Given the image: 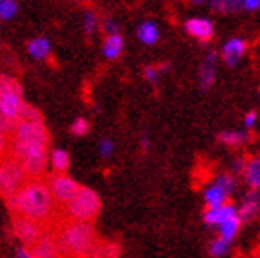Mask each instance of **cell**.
<instances>
[{"instance_id":"277c9868","label":"cell","mask_w":260,"mask_h":258,"mask_svg":"<svg viewBox=\"0 0 260 258\" xmlns=\"http://www.w3.org/2000/svg\"><path fill=\"white\" fill-rule=\"evenodd\" d=\"M22 87L11 76L0 74V116L15 127L20 122V113L24 107Z\"/></svg>"},{"instance_id":"8fae6325","label":"cell","mask_w":260,"mask_h":258,"mask_svg":"<svg viewBox=\"0 0 260 258\" xmlns=\"http://www.w3.org/2000/svg\"><path fill=\"white\" fill-rule=\"evenodd\" d=\"M186 31L198 39L200 43H209L212 39V35H214V24L210 22L209 19H203V17H194V19H188L185 24Z\"/></svg>"},{"instance_id":"ffe728a7","label":"cell","mask_w":260,"mask_h":258,"mask_svg":"<svg viewBox=\"0 0 260 258\" xmlns=\"http://www.w3.org/2000/svg\"><path fill=\"white\" fill-rule=\"evenodd\" d=\"M28 52L31 57L39 61H46L50 57V43L45 37H35L28 43Z\"/></svg>"},{"instance_id":"7a4b0ae2","label":"cell","mask_w":260,"mask_h":258,"mask_svg":"<svg viewBox=\"0 0 260 258\" xmlns=\"http://www.w3.org/2000/svg\"><path fill=\"white\" fill-rule=\"evenodd\" d=\"M63 258H87L98 242L94 225L85 221L61 219L54 227Z\"/></svg>"},{"instance_id":"4fadbf2b","label":"cell","mask_w":260,"mask_h":258,"mask_svg":"<svg viewBox=\"0 0 260 258\" xmlns=\"http://www.w3.org/2000/svg\"><path fill=\"white\" fill-rule=\"evenodd\" d=\"M216 63H218V54L209 52L205 59L201 61L200 67V89L209 90L216 81Z\"/></svg>"},{"instance_id":"ba28073f","label":"cell","mask_w":260,"mask_h":258,"mask_svg":"<svg viewBox=\"0 0 260 258\" xmlns=\"http://www.w3.org/2000/svg\"><path fill=\"white\" fill-rule=\"evenodd\" d=\"M11 227H13V234L24 243V247H31L43 236V233H45L46 229H48V227H43L41 223H35V221H31L28 218H22V216H13Z\"/></svg>"},{"instance_id":"cb8c5ba5","label":"cell","mask_w":260,"mask_h":258,"mask_svg":"<svg viewBox=\"0 0 260 258\" xmlns=\"http://www.w3.org/2000/svg\"><path fill=\"white\" fill-rule=\"evenodd\" d=\"M50 164L55 174H65L70 166V157L65 149H54L50 153Z\"/></svg>"},{"instance_id":"3957f363","label":"cell","mask_w":260,"mask_h":258,"mask_svg":"<svg viewBox=\"0 0 260 258\" xmlns=\"http://www.w3.org/2000/svg\"><path fill=\"white\" fill-rule=\"evenodd\" d=\"M10 153L22 164V168L30 179H39L46 172V166L50 163L48 146L37 144V142L11 139Z\"/></svg>"},{"instance_id":"4316f807","label":"cell","mask_w":260,"mask_h":258,"mask_svg":"<svg viewBox=\"0 0 260 258\" xmlns=\"http://www.w3.org/2000/svg\"><path fill=\"white\" fill-rule=\"evenodd\" d=\"M20 120H24V122H37V124H45L41 111L35 109L34 105H30V104H24V107H22V113H20Z\"/></svg>"},{"instance_id":"e0dca14e","label":"cell","mask_w":260,"mask_h":258,"mask_svg":"<svg viewBox=\"0 0 260 258\" xmlns=\"http://www.w3.org/2000/svg\"><path fill=\"white\" fill-rule=\"evenodd\" d=\"M244 179L251 190H258L260 192V155L247 157V163H245V170H244Z\"/></svg>"},{"instance_id":"603a6c76","label":"cell","mask_w":260,"mask_h":258,"mask_svg":"<svg viewBox=\"0 0 260 258\" xmlns=\"http://www.w3.org/2000/svg\"><path fill=\"white\" fill-rule=\"evenodd\" d=\"M220 142L231 146V148H238V146L245 144L251 140V133L249 131H223L220 133Z\"/></svg>"},{"instance_id":"5bb4252c","label":"cell","mask_w":260,"mask_h":258,"mask_svg":"<svg viewBox=\"0 0 260 258\" xmlns=\"http://www.w3.org/2000/svg\"><path fill=\"white\" fill-rule=\"evenodd\" d=\"M245 52H247V41L240 39V37H235V39H231L225 43V46L221 50V59L225 61L227 67H235Z\"/></svg>"},{"instance_id":"f1b7e54d","label":"cell","mask_w":260,"mask_h":258,"mask_svg":"<svg viewBox=\"0 0 260 258\" xmlns=\"http://www.w3.org/2000/svg\"><path fill=\"white\" fill-rule=\"evenodd\" d=\"M227 251H229V243L223 242L221 238H214L209 243V254L214 258H221L225 256Z\"/></svg>"},{"instance_id":"83f0119b","label":"cell","mask_w":260,"mask_h":258,"mask_svg":"<svg viewBox=\"0 0 260 258\" xmlns=\"http://www.w3.org/2000/svg\"><path fill=\"white\" fill-rule=\"evenodd\" d=\"M98 26H100V19L96 15L94 11L87 10L83 13V30H85L87 35H92L96 30H98Z\"/></svg>"},{"instance_id":"d4e9b609","label":"cell","mask_w":260,"mask_h":258,"mask_svg":"<svg viewBox=\"0 0 260 258\" xmlns=\"http://www.w3.org/2000/svg\"><path fill=\"white\" fill-rule=\"evenodd\" d=\"M240 223H242V221H240V218H238V216L227 219L225 223L220 225V236H218V238H221L223 242L229 243L231 240L238 234V231H240Z\"/></svg>"},{"instance_id":"2e32d148","label":"cell","mask_w":260,"mask_h":258,"mask_svg":"<svg viewBox=\"0 0 260 258\" xmlns=\"http://www.w3.org/2000/svg\"><path fill=\"white\" fill-rule=\"evenodd\" d=\"M120 256V243L115 240H98L87 258H118Z\"/></svg>"},{"instance_id":"8d00e7d4","label":"cell","mask_w":260,"mask_h":258,"mask_svg":"<svg viewBox=\"0 0 260 258\" xmlns=\"http://www.w3.org/2000/svg\"><path fill=\"white\" fill-rule=\"evenodd\" d=\"M17 258H34L28 247H19L17 249Z\"/></svg>"},{"instance_id":"44dd1931","label":"cell","mask_w":260,"mask_h":258,"mask_svg":"<svg viewBox=\"0 0 260 258\" xmlns=\"http://www.w3.org/2000/svg\"><path fill=\"white\" fill-rule=\"evenodd\" d=\"M137 37H139L144 45H155L157 41H159V37H160L159 28H157L155 22L146 20V22H142V24L137 28Z\"/></svg>"},{"instance_id":"7c38bea8","label":"cell","mask_w":260,"mask_h":258,"mask_svg":"<svg viewBox=\"0 0 260 258\" xmlns=\"http://www.w3.org/2000/svg\"><path fill=\"white\" fill-rule=\"evenodd\" d=\"M240 221H251L260 214V192L258 190H249L245 194L240 203V209L236 210Z\"/></svg>"},{"instance_id":"ac0fdd59","label":"cell","mask_w":260,"mask_h":258,"mask_svg":"<svg viewBox=\"0 0 260 258\" xmlns=\"http://www.w3.org/2000/svg\"><path fill=\"white\" fill-rule=\"evenodd\" d=\"M122 50H124V37L120 34H113L105 37L104 41L105 59H116V57H120Z\"/></svg>"},{"instance_id":"f546056e","label":"cell","mask_w":260,"mask_h":258,"mask_svg":"<svg viewBox=\"0 0 260 258\" xmlns=\"http://www.w3.org/2000/svg\"><path fill=\"white\" fill-rule=\"evenodd\" d=\"M216 184H218L220 188L225 190L229 196L235 192V188H236V181H235V177H233L231 174H221L220 177L216 179Z\"/></svg>"},{"instance_id":"7402d4cb","label":"cell","mask_w":260,"mask_h":258,"mask_svg":"<svg viewBox=\"0 0 260 258\" xmlns=\"http://www.w3.org/2000/svg\"><path fill=\"white\" fill-rule=\"evenodd\" d=\"M13 125L8 124L2 116H0V159L10 155L11 149V139H13Z\"/></svg>"},{"instance_id":"74e56055","label":"cell","mask_w":260,"mask_h":258,"mask_svg":"<svg viewBox=\"0 0 260 258\" xmlns=\"http://www.w3.org/2000/svg\"><path fill=\"white\" fill-rule=\"evenodd\" d=\"M140 146H142L144 149H148V146H150V140H148V137H146V135H142V137H140Z\"/></svg>"},{"instance_id":"1f68e13d","label":"cell","mask_w":260,"mask_h":258,"mask_svg":"<svg viewBox=\"0 0 260 258\" xmlns=\"http://www.w3.org/2000/svg\"><path fill=\"white\" fill-rule=\"evenodd\" d=\"M113 149H115V142L109 139H104L100 144H98V151H100L102 157H109V155L113 153Z\"/></svg>"},{"instance_id":"30bf717a","label":"cell","mask_w":260,"mask_h":258,"mask_svg":"<svg viewBox=\"0 0 260 258\" xmlns=\"http://www.w3.org/2000/svg\"><path fill=\"white\" fill-rule=\"evenodd\" d=\"M28 249H30L34 258H63L59 251V243H57V238H55L54 227L46 229L43 236Z\"/></svg>"},{"instance_id":"836d02e7","label":"cell","mask_w":260,"mask_h":258,"mask_svg":"<svg viewBox=\"0 0 260 258\" xmlns=\"http://www.w3.org/2000/svg\"><path fill=\"white\" fill-rule=\"evenodd\" d=\"M256 120H258V113L256 111H249V113L244 116V125L245 129L249 131V129H253L256 125Z\"/></svg>"},{"instance_id":"d6a6232c","label":"cell","mask_w":260,"mask_h":258,"mask_svg":"<svg viewBox=\"0 0 260 258\" xmlns=\"http://www.w3.org/2000/svg\"><path fill=\"white\" fill-rule=\"evenodd\" d=\"M142 74H144V78L148 81H151V83H155L157 78H159V67H146L144 70H142Z\"/></svg>"},{"instance_id":"d6986e66","label":"cell","mask_w":260,"mask_h":258,"mask_svg":"<svg viewBox=\"0 0 260 258\" xmlns=\"http://www.w3.org/2000/svg\"><path fill=\"white\" fill-rule=\"evenodd\" d=\"M227 198H229V194L214 183L210 188H207V192H205L207 209H218V207H223V205L227 203Z\"/></svg>"},{"instance_id":"6da1fadb","label":"cell","mask_w":260,"mask_h":258,"mask_svg":"<svg viewBox=\"0 0 260 258\" xmlns=\"http://www.w3.org/2000/svg\"><path fill=\"white\" fill-rule=\"evenodd\" d=\"M6 205L13 216H22L43 227H55L61 219L57 216V203L45 181L30 179L22 190L6 198Z\"/></svg>"},{"instance_id":"484cf974","label":"cell","mask_w":260,"mask_h":258,"mask_svg":"<svg viewBox=\"0 0 260 258\" xmlns=\"http://www.w3.org/2000/svg\"><path fill=\"white\" fill-rule=\"evenodd\" d=\"M19 2L15 0H0V20H10L17 15Z\"/></svg>"},{"instance_id":"5b68a950","label":"cell","mask_w":260,"mask_h":258,"mask_svg":"<svg viewBox=\"0 0 260 258\" xmlns=\"http://www.w3.org/2000/svg\"><path fill=\"white\" fill-rule=\"evenodd\" d=\"M100 210H102L100 196L92 188H85V186H81L80 192L76 194V198L69 205L63 207L65 219L85 221V223H92Z\"/></svg>"},{"instance_id":"e575fe53","label":"cell","mask_w":260,"mask_h":258,"mask_svg":"<svg viewBox=\"0 0 260 258\" xmlns=\"http://www.w3.org/2000/svg\"><path fill=\"white\" fill-rule=\"evenodd\" d=\"M245 163H247V157H236V159L233 160V174H242V175H244Z\"/></svg>"},{"instance_id":"4dcf8cb0","label":"cell","mask_w":260,"mask_h":258,"mask_svg":"<svg viewBox=\"0 0 260 258\" xmlns=\"http://www.w3.org/2000/svg\"><path fill=\"white\" fill-rule=\"evenodd\" d=\"M89 129H90V125L85 118H76L74 124L70 125V133L76 135V137H83V135L89 133Z\"/></svg>"},{"instance_id":"52a82bcc","label":"cell","mask_w":260,"mask_h":258,"mask_svg":"<svg viewBox=\"0 0 260 258\" xmlns=\"http://www.w3.org/2000/svg\"><path fill=\"white\" fill-rule=\"evenodd\" d=\"M46 184H48V188H50L52 196H54L55 203L61 205V207L69 205L81 188L80 184L76 183L72 177H69L67 174L50 175V179H48V183Z\"/></svg>"},{"instance_id":"d590c367","label":"cell","mask_w":260,"mask_h":258,"mask_svg":"<svg viewBox=\"0 0 260 258\" xmlns=\"http://www.w3.org/2000/svg\"><path fill=\"white\" fill-rule=\"evenodd\" d=\"M242 10H247V11L260 10V0H245V2H242Z\"/></svg>"},{"instance_id":"9a60e30c","label":"cell","mask_w":260,"mask_h":258,"mask_svg":"<svg viewBox=\"0 0 260 258\" xmlns=\"http://www.w3.org/2000/svg\"><path fill=\"white\" fill-rule=\"evenodd\" d=\"M235 216H238L235 205L225 203L223 207H218V209H207L205 214H203V219H205L207 225H218L220 227L221 223H225L227 219L235 218Z\"/></svg>"},{"instance_id":"9c48e42d","label":"cell","mask_w":260,"mask_h":258,"mask_svg":"<svg viewBox=\"0 0 260 258\" xmlns=\"http://www.w3.org/2000/svg\"><path fill=\"white\" fill-rule=\"evenodd\" d=\"M13 139L15 140H26V142H37V144L48 146L50 144V133L45 127V124L37 122H24L20 120L13 129Z\"/></svg>"},{"instance_id":"8992f818","label":"cell","mask_w":260,"mask_h":258,"mask_svg":"<svg viewBox=\"0 0 260 258\" xmlns=\"http://www.w3.org/2000/svg\"><path fill=\"white\" fill-rule=\"evenodd\" d=\"M28 181L30 177L13 155L10 153L0 159V196L10 198L24 188Z\"/></svg>"}]
</instances>
